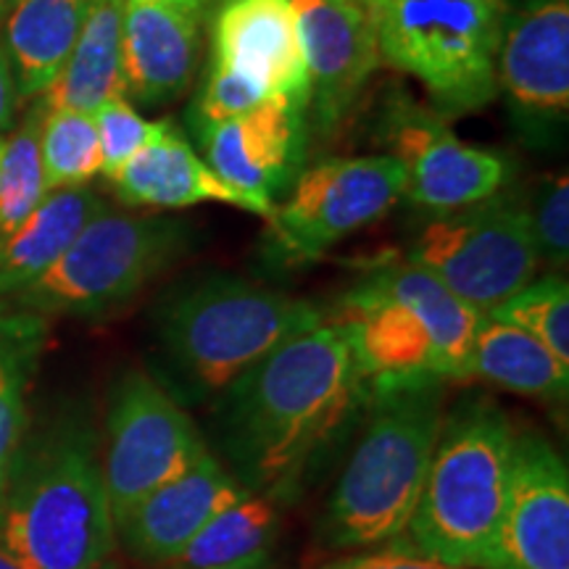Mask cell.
Wrapping results in <instances>:
<instances>
[{"mask_svg":"<svg viewBox=\"0 0 569 569\" xmlns=\"http://www.w3.org/2000/svg\"><path fill=\"white\" fill-rule=\"evenodd\" d=\"M46 106H32L11 138L0 140V238L17 230L48 196L42 177L40 127Z\"/></svg>","mask_w":569,"mask_h":569,"instance_id":"4316f807","label":"cell"},{"mask_svg":"<svg viewBox=\"0 0 569 569\" xmlns=\"http://www.w3.org/2000/svg\"><path fill=\"white\" fill-rule=\"evenodd\" d=\"M325 319L346 327L369 386L409 377L465 380L482 315L403 259L369 269Z\"/></svg>","mask_w":569,"mask_h":569,"instance_id":"8992f818","label":"cell"},{"mask_svg":"<svg viewBox=\"0 0 569 569\" xmlns=\"http://www.w3.org/2000/svg\"><path fill=\"white\" fill-rule=\"evenodd\" d=\"M248 490L227 472L209 446L193 465L142 496L117 519V540L132 559L169 565L219 511L240 501Z\"/></svg>","mask_w":569,"mask_h":569,"instance_id":"e0dca14e","label":"cell"},{"mask_svg":"<svg viewBox=\"0 0 569 569\" xmlns=\"http://www.w3.org/2000/svg\"><path fill=\"white\" fill-rule=\"evenodd\" d=\"M17 3H19V0H0V21L9 17V11H11Z\"/></svg>","mask_w":569,"mask_h":569,"instance_id":"74e56055","label":"cell"},{"mask_svg":"<svg viewBox=\"0 0 569 569\" xmlns=\"http://www.w3.org/2000/svg\"><path fill=\"white\" fill-rule=\"evenodd\" d=\"M190 243L193 227L182 219L103 209L11 303L42 319L111 315L180 261Z\"/></svg>","mask_w":569,"mask_h":569,"instance_id":"ba28073f","label":"cell"},{"mask_svg":"<svg viewBox=\"0 0 569 569\" xmlns=\"http://www.w3.org/2000/svg\"><path fill=\"white\" fill-rule=\"evenodd\" d=\"M219 3V0H211V9H213V6H217Z\"/></svg>","mask_w":569,"mask_h":569,"instance_id":"f35d334b","label":"cell"},{"mask_svg":"<svg viewBox=\"0 0 569 569\" xmlns=\"http://www.w3.org/2000/svg\"><path fill=\"white\" fill-rule=\"evenodd\" d=\"M267 98L272 96L259 82L248 80L246 74L224 67V63L209 61L193 103L188 109V130L198 140L213 124L251 111L259 103H264Z\"/></svg>","mask_w":569,"mask_h":569,"instance_id":"4dcf8cb0","label":"cell"},{"mask_svg":"<svg viewBox=\"0 0 569 569\" xmlns=\"http://www.w3.org/2000/svg\"><path fill=\"white\" fill-rule=\"evenodd\" d=\"M469 377L553 403H565L569 390V365L530 332L488 315H482L469 348L465 380Z\"/></svg>","mask_w":569,"mask_h":569,"instance_id":"cb8c5ba5","label":"cell"},{"mask_svg":"<svg viewBox=\"0 0 569 569\" xmlns=\"http://www.w3.org/2000/svg\"><path fill=\"white\" fill-rule=\"evenodd\" d=\"M17 101H19V92H17V80H13L9 53H6V48L0 46V132L11 127L13 111H17Z\"/></svg>","mask_w":569,"mask_h":569,"instance_id":"836d02e7","label":"cell"},{"mask_svg":"<svg viewBox=\"0 0 569 569\" xmlns=\"http://www.w3.org/2000/svg\"><path fill=\"white\" fill-rule=\"evenodd\" d=\"M309 109L288 96H272L251 111L213 124L196 142L227 184L272 217L277 198L301 174L309 151Z\"/></svg>","mask_w":569,"mask_h":569,"instance_id":"5bb4252c","label":"cell"},{"mask_svg":"<svg viewBox=\"0 0 569 569\" xmlns=\"http://www.w3.org/2000/svg\"><path fill=\"white\" fill-rule=\"evenodd\" d=\"M517 132L532 148L565 138L569 119V0H519L511 6L496 63Z\"/></svg>","mask_w":569,"mask_h":569,"instance_id":"7c38bea8","label":"cell"},{"mask_svg":"<svg viewBox=\"0 0 569 569\" xmlns=\"http://www.w3.org/2000/svg\"><path fill=\"white\" fill-rule=\"evenodd\" d=\"M0 569H32V567L27 565L24 559H19L17 553L6 549L3 543H0Z\"/></svg>","mask_w":569,"mask_h":569,"instance_id":"d590c367","label":"cell"},{"mask_svg":"<svg viewBox=\"0 0 569 569\" xmlns=\"http://www.w3.org/2000/svg\"><path fill=\"white\" fill-rule=\"evenodd\" d=\"M490 569H569V472L551 440L515 430L507 511Z\"/></svg>","mask_w":569,"mask_h":569,"instance_id":"9a60e30c","label":"cell"},{"mask_svg":"<svg viewBox=\"0 0 569 569\" xmlns=\"http://www.w3.org/2000/svg\"><path fill=\"white\" fill-rule=\"evenodd\" d=\"M127 0H92L61 74L42 92L46 109L98 111L111 98H127L122 30Z\"/></svg>","mask_w":569,"mask_h":569,"instance_id":"7402d4cb","label":"cell"},{"mask_svg":"<svg viewBox=\"0 0 569 569\" xmlns=\"http://www.w3.org/2000/svg\"><path fill=\"white\" fill-rule=\"evenodd\" d=\"M407 174L390 153L332 156L301 169L269 224L280 264H309L382 219L403 198Z\"/></svg>","mask_w":569,"mask_h":569,"instance_id":"30bf717a","label":"cell"},{"mask_svg":"<svg viewBox=\"0 0 569 569\" xmlns=\"http://www.w3.org/2000/svg\"><path fill=\"white\" fill-rule=\"evenodd\" d=\"M488 317L530 332L569 365V284L565 274L551 272L528 282Z\"/></svg>","mask_w":569,"mask_h":569,"instance_id":"f1b7e54d","label":"cell"},{"mask_svg":"<svg viewBox=\"0 0 569 569\" xmlns=\"http://www.w3.org/2000/svg\"><path fill=\"white\" fill-rule=\"evenodd\" d=\"M201 63V19L156 0H127L122 69L127 98L156 109L188 92Z\"/></svg>","mask_w":569,"mask_h":569,"instance_id":"d6986e66","label":"cell"},{"mask_svg":"<svg viewBox=\"0 0 569 569\" xmlns=\"http://www.w3.org/2000/svg\"><path fill=\"white\" fill-rule=\"evenodd\" d=\"M367 393L346 327L325 319L213 396L211 438L248 493L282 507L361 422Z\"/></svg>","mask_w":569,"mask_h":569,"instance_id":"6da1fadb","label":"cell"},{"mask_svg":"<svg viewBox=\"0 0 569 569\" xmlns=\"http://www.w3.org/2000/svg\"><path fill=\"white\" fill-rule=\"evenodd\" d=\"M119 201L140 209H190L198 203H227L234 209L259 213L251 198L238 193L196 153L188 134L172 119L142 151L111 177Z\"/></svg>","mask_w":569,"mask_h":569,"instance_id":"ffe728a7","label":"cell"},{"mask_svg":"<svg viewBox=\"0 0 569 569\" xmlns=\"http://www.w3.org/2000/svg\"><path fill=\"white\" fill-rule=\"evenodd\" d=\"M348 3H353L356 9H361L369 19L377 21V17H380V11L386 9L388 0H348Z\"/></svg>","mask_w":569,"mask_h":569,"instance_id":"8d00e7d4","label":"cell"},{"mask_svg":"<svg viewBox=\"0 0 569 569\" xmlns=\"http://www.w3.org/2000/svg\"><path fill=\"white\" fill-rule=\"evenodd\" d=\"M103 209V198L88 184L51 190L17 230L0 238V298L17 296L51 269Z\"/></svg>","mask_w":569,"mask_h":569,"instance_id":"44dd1931","label":"cell"},{"mask_svg":"<svg viewBox=\"0 0 569 569\" xmlns=\"http://www.w3.org/2000/svg\"><path fill=\"white\" fill-rule=\"evenodd\" d=\"M280 515L264 496L246 493L232 507L219 511L169 569H269Z\"/></svg>","mask_w":569,"mask_h":569,"instance_id":"484cf974","label":"cell"},{"mask_svg":"<svg viewBox=\"0 0 569 569\" xmlns=\"http://www.w3.org/2000/svg\"><path fill=\"white\" fill-rule=\"evenodd\" d=\"M46 343V319L0 298V509L13 457L30 430V390Z\"/></svg>","mask_w":569,"mask_h":569,"instance_id":"d4e9b609","label":"cell"},{"mask_svg":"<svg viewBox=\"0 0 569 569\" xmlns=\"http://www.w3.org/2000/svg\"><path fill=\"white\" fill-rule=\"evenodd\" d=\"M382 138L407 174L403 196L419 209L448 213L501 193L509 182L507 156L475 148L440 113L409 98H393L382 117Z\"/></svg>","mask_w":569,"mask_h":569,"instance_id":"4fadbf2b","label":"cell"},{"mask_svg":"<svg viewBox=\"0 0 569 569\" xmlns=\"http://www.w3.org/2000/svg\"><path fill=\"white\" fill-rule=\"evenodd\" d=\"M42 177L48 193L88 184L101 174V140L92 113L46 109L40 127Z\"/></svg>","mask_w":569,"mask_h":569,"instance_id":"83f0119b","label":"cell"},{"mask_svg":"<svg viewBox=\"0 0 569 569\" xmlns=\"http://www.w3.org/2000/svg\"><path fill=\"white\" fill-rule=\"evenodd\" d=\"M0 543L32 569H117L101 436L69 411L30 427L13 457Z\"/></svg>","mask_w":569,"mask_h":569,"instance_id":"7a4b0ae2","label":"cell"},{"mask_svg":"<svg viewBox=\"0 0 569 569\" xmlns=\"http://www.w3.org/2000/svg\"><path fill=\"white\" fill-rule=\"evenodd\" d=\"M92 0H19L3 19L19 98H38L61 74Z\"/></svg>","mask_w":569,"mask_h":569,"instance_id":"603a6c76","label":"cell"},{"mask_svg":"<svg viewBox=\"0 0 569 569\" xmlns=\"http://www.w3.org/2000/svg\"><path fill=\"white\" fill-rule=\"evenodd\" d=\"M322 569H457V567H448L443 561L425 557V553L403 546L401 540H390L388 549H382L380 546V551L353 553V557L338 559Z\"/></svg>","mask_w":569,"mask_h":569,"instance_id":"d6a6232c","label":"cell"},{"mask_svg":"<svg viewBox=\"0 0 569 569\" xmlns=\"http://www.w3.org/2000/svg\"><path fill=\"white\" fill-rule=\"evenodd\" d=\"M407 261L438 277L480 315L536 280L540 264L522 203L503 193L432 213L409 243Z\"/></svg>","mask_w":569,"mask_h":569,"instance_id":"9c48e42d","label":"cell"},{"mask_svg":"<svg viewBox=\"0 0 569 569\" xmlns=\"http://www.w3.org/2000/svg\"><path fill=\"white\" fill-rule=\"evenodd\" d=\"M209 19V61L240 71L269 96H288L309 109L293 0H219Z\"/></svg>","mask_w":569,"mask_h":569,"instance_id":"ac0fdd59","label":"cell"},{"mask_svg":"<svg viewBox=\"0 0 569 569\" xmlns=\"http://www.w3.org/2000/svg\"><path fill=\"white\" fill-rule=\"evenodd\" d=\"M528 227L536 243L538 261L551 267V272H565L569 259V180L567 172L549 174L519 198Z\"/></svg>","mask_w":569,"mask_h":569,"instance_id":"f546056e","label":"cell"},{"mask_svg":"<svg viewBox=\"0 0 569 569\" xmlns=\"http://www.w3.org/2000/svg\"><path fill=\"white\" fill-rule=\"evenodd\" d=\"M309 84V130L330 138L380 67L377 24L348 0H293Z\"/></svg>","mask_w":569,"mask_h":569,"instance_id":"2e32d148","label":"cell"},{"mask_svg":"<svg viewBox=\"0 0 569 569\" xmlns=\"http://www.w3.org/2000/svg\"><path fill=\"white\" fill-rule=\"evenodd\" d=\"M92 119H96L98 140H101V174L106 180L117 177L119 169L169 122V119H159V122L146 119L130 103V98H111L101 109L92 111Z\"/></svg>","mask_w":569,"mask_h":569,"instance_id":"1f68e13d","label":"cell"},{"mask_svg":"<svg viewBox=\"0 0 569 569\" xmlns=\"http://www.w3.org/2000/svg\"><path fill=\"white\" fill-rule=\"evenodd\" d=\"M515 0H388L377 17L380 61L422 84L443 119L498 96L496 63Z\"/></svg>","mask_w":569,"mask_h":569,"instance_id":"52a82bcc","label":"cell"},{"mask_svg":"<svg viewBox=\"0 0 569 569\" xmlns=\"http://www.w3.org/2000/svg\"><path fill=\"white\" fill-rule=\"evenodd\" d=\"M156 3L174 6V9L193 13V17H198V19H206L211 11V0H156Z\"/></svg>","mask_w":569,"mask_h":569,"instance_id":"e575fe53","label":"cell"},{"mask_svg":"<svg viewBox=\"0 0 569 569\" xmlns=\"http://www.w3.org/2000/svg\"><path fill=\"white\" fill-rule=\"evenodd\" d=\"M446 390L443 377L369 382L365 427L322 522L332 546L380 549L403 536L430 472Z\"/></svg>","mask_w":569,"mask_h":569,"instance_id":"277c9868","label":"cell"},{"mask_svg":"<svg viewBox=\"0 0 569 569\" xmlns=\"http://www.w3.org/2000/svg\"><path fill=\"white\" fill-rule=\"evenodd\" d=\"M103 443V478L113 522L142 496L193 465L206 448L184 407L142 367L127 369L113 386Z\"/></svg>","mask_w":569,"mask_h":569,"instance_id":"8fae6325","label":"cell"},{"mask_svg":"<svg viewBox=\"0 0 569 569\" xmlns=\"http://www.w3.org/2000/svg\"><path fill=\"white\" fill-rule=\"evenodd\" d=\"M317 303L246 277L209 272L172 284L153 303V380L180 407L219 396L248 367L325 322Z\"/></svg>","mask_w":569,"mask_h":569,"instance_id":"3957f363","label":"cell"},{"mask_svg":"<svg viewBox=\"0 0 569 569\" xmlns=\"http://www.w3.org/2000/svg\"><path fill=\"white\" fill-rule=\"evenodd\" d=\"M515 425L493 398L446 407L403 546L457 569H490L507 511Z\"/></svg>","mask_w":569,"mask_h":569,"instance_id":"5b68a950","label":"cell"}]
</instances>
